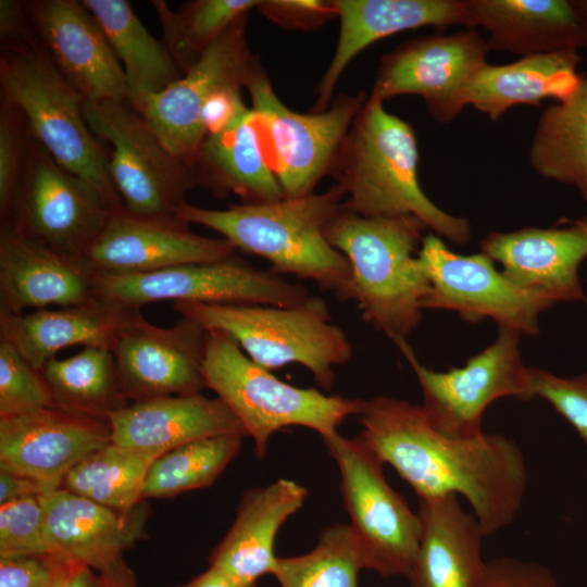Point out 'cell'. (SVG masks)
I'll return each mask as SVG.
<instances>
[{"label":"cell","instance_id":"obj_22","mask_svg":"<svg viewBox=\"0 0 587 587\" xmlns=\"http://www.w3.org/2000/svg\"><path fill=\"white\" fill-rule=\"evenodd\" d=\"M482 252L517 286L560 301L587 303L578 267L587 258V216L563 227L490 233Z\"/></svg>","mask_w":587,"mask_h":587},{"label":"cell","instance_id":"obj_46","mask_svg":"<svg viewBox=\"0 0 587 587\" xmlns=\"http://www.w3.org/2000/svg\"><path fill=\"white\" fill-rule=\"evenodd\" d=\"M33 34L26 2L18 0L0 1V36L2 46L28 38Z\"/></svg>","mask_w":587,"mask_h":587},{"label":"cell","instance_id":"obj_48","mask_svg":"<svg viewBox=\"0 0 587 587\" xmlns=\"http://www.w3.org/2000/svg\"><path fill=\"white\" fill-rule=\"evenodd\" d=\"M63 587H103L99 573L91 567L68 561Z\"/></svg>","mask_w":587,"mask_h":587},{"label":"cell","instance_id":"obj_11","mask_svg":"<svg viewBox=\"0 0 587 587\" xmlns=\"http://www.w3.org/2000/svg\"><path fill=\"white\" fill-rule=\"evenodd\" d=\"M95 298L124 308L158 302L291 307L304 302L308 288L272 271L255 268L236 254L137 274H97Z\"/></svg>","mask_w":587,"mask_h":587},{"label":"cell","instance_id":"obj_4","mask_svg":"<svg viewBox=\"0 0 587 587\" xmlns=\"http://www.w3.org/2000/svg\"><path fill=\"white\" fill-rule=\"evenodd\" d=\"M426 229L413 215L363 216L344 205L326 228L328 242L350 263V300L364 322L397 346L421 323L422 303L430 291L414 255Z\"/></svg>","mask_w":587,"mask_h":587},{"label":"cell","instance_id":"obj_15","mask_svg":"<svg viewBox=\"0 0 587 587\" xmlns=\"http://www.w3.org/2000/svg\"><path fill=\"white\" fill-rule=\"evenodd\" d=\"M488 51L475 29L412 39L382 58L370 97L385 102L416 95L433 118L450 123L466 107L467 87Z\"/></svg>","mask_w":587,"mask_h":587},{"label":"cell","instance_id":"obj_31","mask_svg":"<svg viewBox=\"0 0 587 587\" xmlns=\"http://www.w3.org/2000/svg\"><path fill=\"white\" fill-rule=\"evenodd\" d=\"M578 51L528 55L512 63L485 64L472 78L466 90V105L499 120L519 104L540 107L547 98L566 100L577 89L582 75Z\"/></svg>","mask_w":587,"mask_h":587},{"label":"cell","instance_id":"obj_35","mask_svg":"<svg viewBox=\"0 0 587 587\" xmlns=\"http://www.w3.org/2000/svg\"><path fill=\"white\" fill-rule=\"evenodd\" d=\"M160 455L111 441L74 466L62 487L101 505L128 511L143 501L147 476Z\"/></svg>","mask_w":587,"mask_h":587},{"label":"cell","instance_id":"obj_19","mask_svg":"<svg viewBox=\"0 0 587 587\" xmlns=\"http://www.w3.org/2000/svg\"><path fill=\"white\" fill-rule=\"evenodd\" d=\"M112 441L108 420L57 407L0 416V467L57 489L89 454Z\"/></svg>","mask_w":587,"mask_h":587},{"label":"cell","instance_id":"obj_16","mask_svg":"<svg viewBox=\"0 0 587 587\" xmlns=\"http://www.w3.org/2000/svg\"><path fill=\"white\" fill-rule=\"evenodd\" d=\"M249 14L235 22L179 79L137 110L161 142L191 168L205 138L201 113L218 91L245 88L254 55L246 36Z\"/></svg>","mask_w":587,"mask_h":587},{"label":"cell","instance_id":"obj_21","mask_svg":"<svg viewBox=\"0 0 587 587\" xmlns=\"http://www.w3.org/2000/svg\"><path fill=\"white\" fill-rule=\"evenodd\" d=\"M47 554L83 563L99 574L122 564L146 537L148 511L140 502L117 511L60 487L41 495Z\"/></svg>","mask_w":587,"mask_h":587},{"label":"cell","instance_id":"obj_18","mask_svg":"<svg viewBox=\"0 0 587 587\" xmlns=\"http://www.w3.org/2000/svg\"><path fill=\"white\" fill-rule=\"evenodd\" d=\"M234 254L228 240L193 234L176 214L140 215L124 207L112 212L80 261L95 275L137 274Z\"/></svg>","mask_w":587,"mask_h":587},{"label":"cell","instance_id":"obj_38","mask_svg":"<svg viewBox=\"0 0 587 587\" xmlns=\"http://www.w3.org/2000/svg\"><path fill=\"white\" fill-rule=\"evenodd\" d=\"M364 569L359 542L349 524L324 528L315 547L300 555L277 557L273 576L280 587H359Z\"/></svg>","mask_w":587,"mask_h":587},{"label":"cell","instance_id":"obj_49","mask_svg":"<svg viewBox=\"0 0 587 587\" xmlns=\"http://www.w3.org/2000/svg\"><path fill=\"white\" fill-rule=\"evenodd\" d=\"M176 587H241L222 571L209 566L208 570L195 576L189 582Z\"/></svg>","mask_w":587,"mask_h":587},{"label":"cell","instance_id":"obj_12","mask_svg":"<svg viewBox=\"0 0 587 587\" xmlns=\"http://www.w3.org/2000/svg\"><path fill=\"white\" fill-rule=\"evenodd\" d=\"M84 118L110 143V175L124 207L140 215H171L197 186L192 168L161 142L128 101H88Z\"/></svg>","mask_w":587,"mask_h":587},{"label":"cell","instance_id":"obj_37","mask_svg":"<svg viewBox=\"0 0 587 587\" xmlns=\"http://www.w3.org/2000/svg\"><path fill=\"white\" fill-rule=\"evenodd\" d=\"M243 437L202 438L161 454L149 471L142 498H172L211 486L239 453Z\"/></svg>","mask_w":587,"mask_h":587},{"label":"cell","instance_id":"obj_45","mask_svg":"<svg viewBox=\"0 0 587 587\" xmlns=\"http://www.w3.org/2000/svg\"><path fill=\"white\" fill-rule=\"evenodd\" d=\"M66 561L50 554L0 558V587H51Z\"/></svg>","mask_w":587,"mask_h":587},{"label":"cell","instance_id":"obj_9","mask_svg":"<svg viewBox=\"0 0 587 587\" xmlns=\"http://www.w3.org/2000/svg\"><path fill=\"white\" fill-rule=\"evenodd\" d=\"M322 440L340 473L344 505L364 569L408 579L422 537L419 513L387 483L385 464L359 436L337 432Z\"/></svg>","mask_w":587,"mask_h":587},{"label":"cell","instance_id":"obj_6","mask_svg":"<svg viewBox=\"0 0 587 587\" xmlns=\"http://www.w3.org/2000/svg\"><path fill=\"white\" fill-rule=\"evenodd\" d=\"M207 388L237 416L253 439L255 457H265L272 435L303 426L321 437L338 432L350 415H359L364 400L327 396L314 388L287 384L253 362L238 342L222 330H207L203 359Z\"/></svg>","mask_w":587,"mask_h":587},{"label":"cell","instance_id":"obj_44","mask_svg":"<svg viewBox=\"0 0 587 587\" xmlns=\"http://www.w3.org/2000/svg\"><path fill=\"white\" fill-rule=\"evenodd\" d=\"M475 587H559L555 577L542 564L511 557L485 562Z\"/></svg>","mask_w":587,"mask_h":587},{"label":"cell","instance_id":"obj_13","mask_svg":"<svg viewBox=\"0 0 587 587\" xmlns=\"http://www.w3.org/2000/svg\"><path fill=\"white\" fill-rule=\"evenodd\" d=\"M520 333L499 328L497 339L467 360L463 367L447 372L423 365L408 341L398 348L420 384L421 405L430 425L453 438L480 435L485 410L496 400L513 397L529 401L535 395L519 349Z\"/></svg>","mask_w":587,"mask_h":587},{"label":"cell","instance_id":"obj_14","mask_svg":"<svg viewBox=\"0 0 587 587\" xmlns=\"http://www.w3.org/2000/svg\"><path fill=\"white\" fill-rule=\"evenodd\" d=\"M417 258L430 283L423 310L455 311L470 322L489 317L499 328L535 336L539 315L555 303L514 284L483 252L458 254L436 234L423 238Z\"/></svg>","mask_w":587,"mask_h":587},{"label":"cell","instance_id":"obj_32","mask_svg":"<svg viewBox=\"0 0 587 587\" xmlns=\"http://www.w3.org/2000/svg\"><path fill=\"white\" fill-rule=\"evenodd\" d=\"M103 28L122 64L127 101L138 110L151 96L179 79L183 72L162 41L143 26L125 0H83Z\"/></svg>","mask_w":587,"mask_h":587},{"label":"cell","instance_id":"obj_2","mask_svg":"<svg viewBox=\"0 0 587 587\" xmlns=\"http://www.w3.org/2000/svg\"><path fill=\"white\" fill-rule=\"evenodd\" d=\"M337 185L302 197L243 202L223 210L185 202L176 215L221 234L235 249L262 257L273 273L316 283L340 301H350L351 268L326 238V228L341 209Z\"/></svg>","mask_w":587,"mask_h":587},{"label":"cell","instance_id":"obj_34","mask_svg":"<svg viewBox=\"0 0 587 587\" xmlns=\"http://www.w3.org/2000/svg\"><path fill=\"white\" fill-rule=\"evenodd\" d=\"M40 372L59 409L107 420L109 414L129 403L123 395L110 349L84 347L70 358L50 360Z\"/></svg>","mask_w":587,"mask_h":587},{"label":"cell","instance_id":"obj_1","mask_svg":"<svg viewBox=\"0 0 587 587\" xmlns=\"http://www.w3.org/2000/svg\"><path fill=\"white\" fill-rule=\"evenodd\" d=\"M359 437L416 492L419 499L462 496L485 536L510 525L525 496L527 469L520 447L500 434L453 438L437 432L421 405L391 397L364 400Z\"/></svg>","mask_w":587,"mask_h":587},{"label":"cell","instance_id":"obj_29","mask_svg":"<svg viewBox=\"0 0 587 587\" xmlns=\"http://www.w3.org/2000/svg\"><path fill=\"white\" fill-rule=\"evenodd\" d=\"M129 308L93 298L87 302L40 309L29 314H0V339L10 342L36 370L67 347L110 349Z\"/></svg>","mask_w":587,"mask_h":587},{"label":"cell","instance_id":"obj_26","mask_svg":"<svg viewBox=\"0 0 587 587\" xmlns=\"http://www.w3.org/2000/svg\"><path fill=\"white\" fill-rule=\"evenodd\" d=\"M307 497L305 487L286 478L247 489L230 528L209 557V566L222 571L241 587H255L262 576L273 574L277 534L302 508Z\"/></svg>","mask_w":587,"mask_h":587},{"label":"cell","instance_id":"obj_43","mask_svg":"<svg viewBox=\"0 0 587 587\" xmlns=\"http://www.w3.org/2000/svg\"><path fill=\"white\" fill-rule=\"evenodd\" d=\"M257 9L286 29L314 30L337 17L333 0H262Z\"/></svg>","mask_w":587,"mask_h":587},{"label":"cell","instance_id":"obj_51","mask_svg":"<svg viewBox=\"0 0 587 587\" xmlns=\"http://www.w3.org/2000/svg\"><path fill=\"white\" fill-rule=\"evenodd\" d=\"M67 563H68V561H66L62 572L60 573V575L58 576V578L55 579V582L52 584L51 587H63L64 586V579H65Z\"/></svg>","mask_w":587,"mask_h":587},{"label":"cell","instance_id":"obj_40","mask_svg":"<svg viewBox=\"0 0 587 587\" xmlns=\"http://www.w3.org/2000/svg\"><path fill=\"white\" fill-rule=\"evenodd\" d=\"M39 497L0 504V558L47 554Z\"/></svg>","mask_w":587,"mask_h":587},{"label":"cell","instance_id":"obj_41","mask_svg":"<svg viewBox=\"0 0 587 587\" xmlns=\"http://www.w3.org/2000/svg\"><path fill=\"white\" fill-rule=\"evenodd\" d=\"M529 380L535 397L549 402L587 447V372L574 377H560L529 367Z\"/></svg>","mask_w":587,"mask_h":587},{"label":"cell","instance_id":"obj_3","mask_svg":"<svg viewBox=\"0 0 587 587\" xmlns=\"http://www.w3.org/2000/svg\"><path fill=\"white\" fill-rule=\"evenodd\" d=\"M417 168L413 126L369 96L332 174L345 196L344 208L363 216L413 215L437 236L465 245L471 239L470 222L442 211L426 196Z\"/></svg>","mask_w":587,"mask_h":587},{"label":"cell","instance_id":"obj_52","mask_svg":"<svg viewBox=\"0 0 587 587\" xmlns=\"http://www.w3.org/2000/svg\"><path fill=\"white\" fill-rule=\"evenodd\" d=\"M582 13L587 17V0H575Z\"/></svg>","mask_w":587,"mask_h":587},{"label":"cell","instance_id":"obj_42","mask_svg":"<svg viewBox=\"0 0 587 587\" xmlns=\"http://www.w3.org/2000/svg\"><path fill=\"white\" fill-rule=\"evenodd\" d=\"M29 130L14 108H0V213L3 222L10 211L22 173Z\"/></svg>","mask_w":587,"mask_h":587},{"label":"cell","instance_id":"obj_8","mask_svg":"<svg viewBox=\"0 0 587 587\" xmlns=\"http://www.w3.org/2000/svg\"><path fill=\"white\" fill-rule=\"evenodd\" d=\"M267 160L284 197L314 192L332 175L346 137L369 96L338 95L322 112L299 113L288 108L254 55L246 80Z\"/></svg>","mask_w":587,"mask_h":587},{"label":"cell","instance_id":"obj_50","mask_svg":"<svg viewBox=\"0 0 587 587\" xmlns=\"http://www.w3.org/2000/svg\"><path fill=\"white\" fill-rule=\"evenodd\" d=\"M103 587H139L132 569L124 561L114 570L100 574Z\"/></svg>","mask_w":587,"mask_h":587},{"label":"cell","instance_id":"obj_27","mask_svg":"<svg viewBox=\"0 0 587 587\" xmlns=\"http://www.w3.org/2000/svg\"><path fill=\"white\" fill-rule=\"evenodd\" d=\"M465 26L485 28L489 50L522 58L587 48V17L575 0H467Z\"/></svg>","mask_w":587,"mask_h":587},{"label":"cell","instance_id":"obj_17","mask_svg":"<svg viewBox=\"0 0 587 587\" xmlns=\"http://www.w3.org/2000/svg\"><path fill=\"white\" fill-rule=\"evenodd\" d=\"M205 337L207 330L189 319L160 327L130 309L111 348L126 400L200 394L207 387Z\"/></svg>","mask_w":587,"mask_h":587},{"label":"cell","instance_id":"obj_24","mask_svg":"<svg viewBox=\"0 0 587 587\" xmlns=\"http://www.w3.org/2000/svg\"><path fill=\"white\" fill-rule=\"evenodd\" d=\"M112 442L126 449L163 454L202 438L248 436L220 398L201 394L165 396L136 402L108 416Z\"/></svg>","mask_w":587,"mask_h":587},{"label":"cell","instance_id":"obj_36","mask_svg":"<svg viewBox=\"0 0 587 587\" xmlns=\"http://www.w3.org/2000/svg\"><path fill=\"white\" fill-rule=\"evenodd\" d=\"M261 0H195L173 11L165 1L153 0L162 42L183 74L240 17Z\"/></svg>","mask_w":587,"mask_h":587},{"label":"cell","instance_id":"obj_23","mask_svg":"<svg viewBox=\"0 0 587 587\" xmlns=\"http://www.w3.org/2000/svg\"><path fill=\"white\" fill-rule=\"evenodd\" d=\"M339 18L338 41L315 88L312 112L325 111L351 61L374 42L424 26L466 23L467 0H333Z\"/></svg>","mask_w":587,"mask_h":587},{"label":"cell","instance_id":"obj_10","mask_svg":"<svg viewBox=\"0 0 587 587\" xmlns=\"http://www.w3.org/2000/svg\"><path fill=\"white\" fill-rule=\"evenodd\" d=\"M115 210L92 184L62 167L29 134L2 227L82 260Z\"/></svg>","mask_w":587,"mask_h":587},{"label":"cell","instance_id":"obj_47","mask_svg":"<svg viewBox=\"0 0 587 587\" xmlns=\"http://www.w3.org/2000/svg\"><path fill=\"white\" fill-rule=\"evenodd\" d=\"M54 490L34 478L0 467V504L28 497H39Z\"/></svg>","mask_w":587,"mask_h":587},{"label":"cell","instance_id":"obj_5","mask_svg":"<svg viewBox=\"0 0 587 587\" xmlns=\"http://www.w3.org/2000/svg\"><path fill=\"white\" fill-rule=\"evenodd\" d=\"M1 104L16 109L29 134L68 172L92 184L114 209L124 208L110 175L109 154L89 129L83 96L33 34L2 46Z\"/></svg>","mask_w":587,"mask_h":587},{"label":"cell","instance_id":"obj_7","mask_svg":"<svg viewBox=\"0 0 587 587\" xmlns=\"http://www.w3.org/2000/svg\"><path fill=\"white\" fill-rule=\"evenodd\" d=\"M172 307L205 330L228 334L253 362L268 371L288 364L304 366L325 391L334 385V367L352 358L347 334L333 323L326 301L319 296L291 307L191 302Z\"/></svg>","mask_w":587,"mask_h":587},{"label":"cell","instance_id":"obj_33","mask_svg":"<svg viewBox=\"0 0 587 587\" xmlns=\"http://www.w3.org/2000/svg\"><path fill=\"white\" fill-rule=\"evenodd\" d=\"M528 157L537 174L574 186L587 202V76L571 97L542 111Z\"/></svg>","mask_w":587,"mask_h":587},{"label":"cell","instance_id":"obj_39","mask_svg":"<svg viewBox=\"0 0 587 587\" xmlns=\"http://www.w3.org/2000/svg\"><path fill=\"white\" fill-rule=\"evenodd\" d=\"M50 407L53 396L42 373L0 339V416Z\"/></svg>","mask_w":587,"mask_h":587},{"label":"cell","instance_id":"obj_25","mask_svg":"<svg viewBox=\"0 0 587 587\" xmlns=\"http://www.w3.org/2000/svg\"><path fill=\"white\" fill-rule=\"evenodd\" d=\"M95 273L80 260L57 253L17 232L2 227L0 236V314L48 309L95 298Z\"/></svg>","mask_w":587,"mask_h":587},{"label":"cell","instance_id":"obj_28","mask_svg":"<svg viewBox=\"0 0 587 587\" xmlns=\"http://www.w3.org/2000/svg\"><path fill=\"white\" fill-rule=\"evenodd\" d=\"M422 537L408 580L411 587H475L485 562L486 538L475 514L457 495L420 499Z\"/></svg>","mask_w":587,"mask_h":587},{"label":"cell","instance_id":"obj_20","mask_svg":"<svg viewBox=\"0 0 587 587\" xmlns=\"http://www.w3.org/2000/svg\"><path fill=\"white\" fill-rule=\"evenodd\" d=\"M26 8L36 37L85 100L127 101L122 64L83 1L35 0Z\"/></svg>","mask_w":587,"mask_h":587},{"label":"cell","instance_id":"obj_30","mask_svg":"<svg viewBox=\"0 0 587 587\" xmlns=\"http://www.w3.org/2000/svg\"><path fill=\"white\" fill-rule=\"evenodd\" d=\"M192 171L197 186H203L216 197L235 193L243 202L284 198L251 108L227 128L204 138Z\"/></svg>","mask_w":587,"mask_h":587}]
</instances>
